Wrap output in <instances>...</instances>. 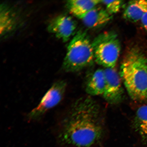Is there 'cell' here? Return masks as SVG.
<instances>
[{"instance_id": "obj_1", "label": "cell", "mask_w": 147, "mask_h": 147, "mask_svg": "<svg viewBox=\"0 0 147 147\" xmlns=\"http://www.w3.org/2000/svg\"><path fill=\"white\" fill-rule=\"evenodd\" d=\"M100 108L89 97L80 98L71 106L61 124L58 138L62 144L91 147L103 134Z\"/></svg>"}, {"instance_id": "obj_2", "label": "cell", "mask_w": 147, "mask_h": 147, "mask_svg": "<svg viewBox=\"0 0 147 147\" xmlns=\"http://www.w3.org/2000/svg\"><path fill=\"white\" fill-rule=\"evenodd\" d=\"M120 76L129 95L133 100L147 99V57L140 49L132 47L121 63Z\"/></svg>"}, {"instance_id": "obj_3", "label": "cell", "mask_w": 147, "mask_h": 147, "mask_svg": "<svg viewBox=\"0 0 147 147\" xmlns=\"http://www.w3.org/2000/svg\"><path fill=\"white\" fill-rule=\"evenodd\" d=\"M94 59L92 42L85 31L80 30L68 46L63 69L66 72H76L89 65Z\"/></svg>"}, {"instance_id": "obj_4", "label": "cell", "mask_w": 147, "mask_h": 147, "mask_svg": "<svg viewBox=\"0 0 147 147\" xmlns=\"http://www.w3.org/2000/svg\"><path fill=\"white\" fill-rule=\"evenodd\" d=\"M92 45L97 63L105 68L114 67L121 50L117 34L113 32L102 33L95 38Z\"/></svg>"}, {"instance_id": "obj_5", "label": "cell", "mask_w": 147, "mask_h": 147, "mask_svg": "<svg viewBox=\"0 0 147 147\" xmlns=\"http://www.w3.org/2000/svg\"><path fill=\"white\" fill-rule=\"evenodd\" d=\"M67 86V83L63 80L55 82L38 105L28 114L29 120L34 121L41 118L46 112L59 103L65 94Z\"/></svg>"}, {"instance_id": "obj_6", "label": "cell", "mask_w": 147, "mask_h": 147, "mask_svg": "<svg viewBox=\"0 0 147 147\" xmlns=\"http://www.w3.org/2000/svg\"><path fill=\"white\" fill-rule=\"evenodd\" d=\"M104 71L105 84L102 95L109 103L118 104L122 100L124 96L120 75L114 68H106Z\"/></svg>"}, {"instance_id": "obj_7", "label": "cell", "mask_w": 147, "mask_h": 147, "mask_svg": "<svg viewBox=\"0 0 147 147\" xmlns=\"http://www.w3.org/2000/svg\"><path fill=\"white\" fill-rule=\"evenodd\" d=\"M76 26V22L72 18L61 15L51 20L48 26V30L57 38L67 42L74 32Z\"/></svg>"}, {"instance_id": "obj_8", "label": "cell", "mask_w": 147, "mask_h": 147, "mask_svg": "<svg viewBox=\"0 0 147 147\" xmlns=\"http://www.w3.org/2000/svg\"><path fill=\"white\" fill-rule=\"evenodd\" d=\"M113 15L106 9L97 6L87 13L82 19L84 24L89 28H96L103 26L111 21Z\"/></svg>"}, {"instance_id": "obj_9", "label": "cell", "mask_w": 147, "mask_h": 147, "mask_svg": "<svg viewBox=\"0 0 147 147\" xmlns=\"http://www.w3.org/2000/svg\"><path fill=\"white\" fill-rule=\"evenodd\" d=\"M18 16L13 9L3 3L0 9V30L1 36H4L13 31L17 26Z\"/></svg>"}, {"instance_id": "obj_10", "label": "cell", "mask_w": 147, "mask_h": 147, "mask_svg": "<svg viewBox=\"0 0 147 147\" xmlns=\"http://www.w3.org/2000/svg\"><path fill=\"white\" fill-rule=\"evenodd\" d=\"M147 12V1L138 0L130 1L126 5L123 17L133 22L140 21Z\"/></svg>"}, {"instance_id": "obj_11", "label": "cell", "mask_w": 147, "mask_h": 147, "mask_svg": "<svg viewBox=\"0 0 147 147\" xmlns=\"http://www.w3.org/2000/svg\"><path fill=\"white\" fill-rule=\"evenodd\" d=\"M100 3L98 0H72L67 1V6L71 13L81 19Z\"/></svg>"}, {"instance_id": "obj_12", "label": "cell", "mask_w": 147, "mask_h": 147, "mask_svg": "<svg viewBox=\"0 0 147 147\" xmlns=\"http://www.w3.org/2000/svg\"><path fill=\"white\" fill-rule=\"evenodd\" d=\"M105 80L104 70L98 69L95 71L87 83L86 91L92 96L103 94Z\"/></svg>"}, {"instance_id": "obj_13", "label": "cell", "mask_w": 147, "mask_h": 147, "mask_svg": "<svg viewBox=\"0 0 147 147\" xmlns=\"http://www.w3.org/2000/svg\"><path fill=\"white\" fill-rule=\"evenodd\" d=\"M135 124L136 128L141 137L147 139V105L142 106L138 109Z\"/></svg>"}, {"instance_id": "obj_14", "label": "cell", "mask_w": 147, "mask_h": 147, "mask_svg": "<svg viewBox=\"0 0 147 147\" xmlns=\"http://www.w3.org/2000/svg\"><path fill=\"white\" fill-rule=\"evenodd\" d=\"M100 3L105 6L106 10L109 13L113 15L120 11L124 3L122 1H100Z\"/></svg>"}, {"instance_id": "obj_15", "label": "cell", "mask_w": 147, "mask_h": 147, "mask_svg": "<svg viewBox=\"0 0 147 147\" xmlns=\"http://www.w3.org/2000/svg\"><path fill=\"white\" fill-rule=\"evenodd\" d=\"M141 21L143 27L147 31V12L143 16Z\"/></svg>"}]
</instances>
